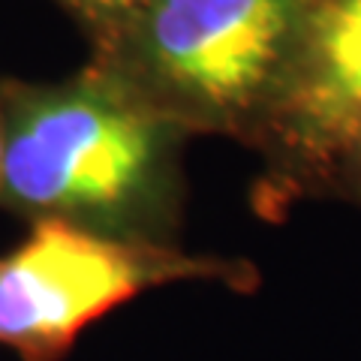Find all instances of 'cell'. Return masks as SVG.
I'll use <instances>...</instances> for the list:
<instances>
[{"label":"cell","mask_w":361,"mask_h":361,"mask_svg":"<svg viewBox=\"0 0 361 361\" xmlns=\"http://www.w3.org/2000/svg\"><path fill=\"white\" fill-rule=\"evenodd\" d=\"M331 190L334 193H343L349 199H355L361 205V142L349 151V157L341 163V169H337V178H334Z\"/></svg>","instance_id":"8992f818"},{"label":"cell","mask_w":361,"mask_h":361,"mask_svg":"<svg viewBox=\"0 0 361 361\" xmlns=\"http://www.w3.org/2000/svg\"><path fill=\"white\" fill-rule=\"evenodd\" d=\"M75 16H82L97 33H106L139 4V0H63Z\"/></svg>","instance_id":"5b68a950"},{"label":"cell","mask_w":361,"mask_h":361,"mask_svg":"<svg viewBox=\"0 0 361 361\" xmlns=\"http://www.w3.org/2000/svg\"><path fill=\"white\" fill-rule=\"evenodd\" d=\"M361 142V0H319L253 148L262 157L259 211L274 214L331 190Z\"/></svg>","instance_id":"277c9868"},{"label":"cell","mask_w":361,"mask_h":361,"mask_svg":"<svg viewBox=\"0 0 361 361\" xmlns=\"http://www.w3.org/2000/svg\"><path fill=\"white\" fill-rule=\"evenodd\" d=\"M187 280L247 292L259 274L244 259L33 220L27 238L0 253V346L21 361H61L90 322L148 289Z\"/></svg>","instance_id":"3957f363"},{"label":"cell","mask_w":361,"mask_h":361,"mask_svg":"<svg viewBox=\"0 0 361 361\" xmlns=\"http://www.w3.org/2000/svg\"><path fill=\"white\" fill-rule=\"evenodd\" d=\"M319 0H139L99 33L97 66L187 135L253 145Z\"/></svg>","instance_id":"7a4b0ae2"},{"label":"cell","mask_w":361,"mask_h":361,"mask_svg":"<svg viewBox=\"0 0 361 361\" xmlns=\"http://www.w3.org/2000/svg\"><path fill=\"white\" fill-rule=\"evenodd\" d=\"M0 163H4V87H0Z\"/></svg>","instance_id":"52a82bcc"},{"label":"cell","mask_w":361,"mask_h":361,"mask_svg":"<svg viewBox=\"0 0 361 361\" xmlns=\"http://www.w3.org/2000/svg\"><path fill=\"white\" fill-rule=\"evenodd\" d=\"M187 133L94 63L61 85L4 87L0 208L115 238L178 244Z\"/></svg>","instance_id":"6da1fadb"}]
</instances>
